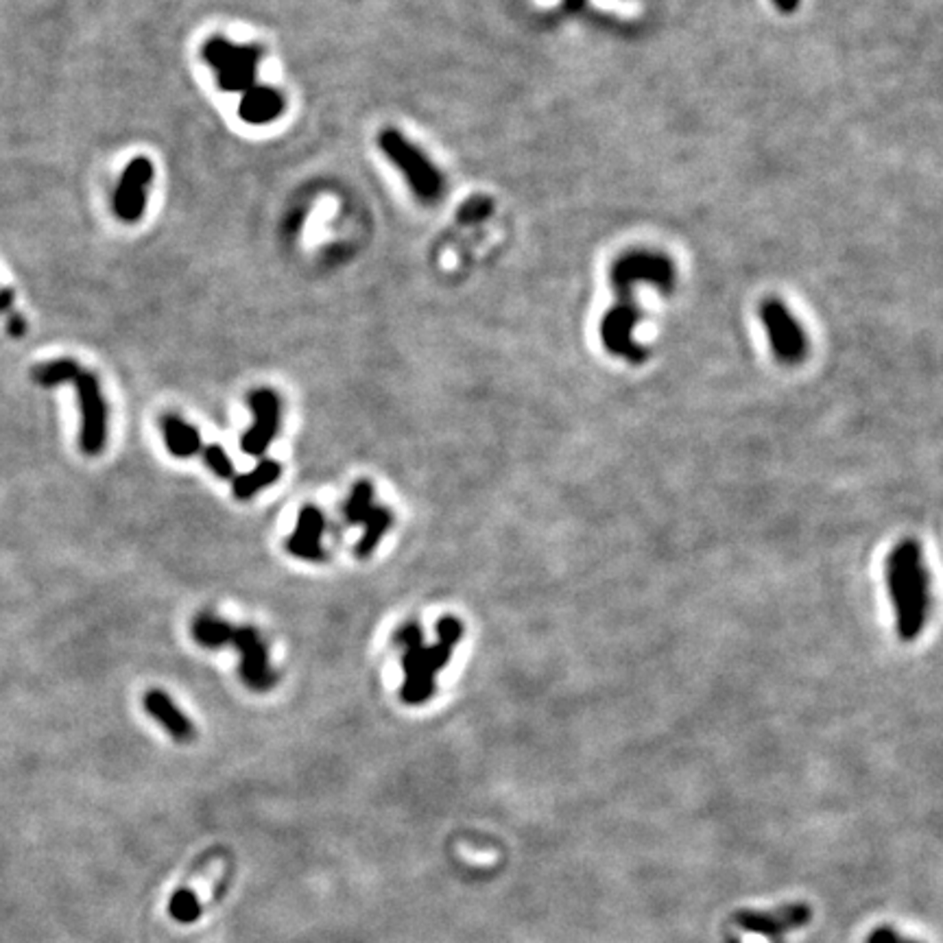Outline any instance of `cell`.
<instances>
[{
    "mask_svg": "<svg viewBox=\"0 0 943 943\" xmlns=\"http://www.w3.org/2000/svg\"><path fill=\"white\" fill-rule=\"evenodd\" d=\"M654 282L669 290L675 282V269L669 258L649 251H631L618 258L612 269V284L616 289L618 304L607 311L601 323V341L605 350L614 356H622L629 363H642L649 352L633 341L631 332L640 321V311L633 304V284Z\"/></svg>",
    "mask_w": 943,
    "mask_h": 943,
    "instance_id": "cell-1",
    "label": "cell"
},
{
    "mask_svg": "<svg viewBox=\"0 0 943 943\" xmlns=\"http://www.w3.org/2000/svg\"><path fill=\"white\" fill-rule=\"evenodd\" d=\"M884 579L898 618V636L904 642L915 640L931 607V576L915 540H902L891 551Z\"/></svg>",
    "mask_w": 943,
    "mask_h": 943,
    "instance_id": "cell-2",
    "label": "cell"
},
{
    "mask_svg": "<svg viewBox=\"0 0 943 943\" xmlns=\"http://www.w3.org/2000/svg\"><path fill=\"white\" fill-rule=\"evenodd\" d=\"M378 149L400 170L404 182H407L419 202H440L441 194H444V175L407 136H402L395 130L380 131Z\"/></svg>",
    "mask_w": 943,
    "mask_h": 943,
    "instance_id": "cell-3",
    "label": "cell"
},
{
    "mask_svg": "<svg viewBox=\"0 0 943 943\" xmlns=\"http://www.w3.org/2000/svg\"><path fill=\"white\" fill-rule=\"evenodd\" d=\"M203 61L214 70L223 92H245L256 83L262 51L258 46L234 44L221 36H214L202 46Z\"/></svg>",
    "mask_w": 943,
    "mask_h": 943,
    "instance_id": "cell-4",
    "label": "cell"
},
{
    "mask_svg": "<svg viewBox=\"0 0 943 943\" xmlns=\"http://www.w3.org/2000/svg\"><path fill=\"white\" fill-rule=\"evenodd\" d=\"M450 655L452 649L441 642H435L431 646H426L424 642L407 646L402 655L404 684L400 688V699L408 706L426 703L435 693V675L448 664Z\"/></svg>",
    "mask_w": 943,
    "mask_h": 943,
    "instance_id": "cell-5",
    "label": "cell"
},
{
    "mask_svg": "<svg viewBox=\"0 0 943 943\" xmlns=\"http://www.w3.org/2000/svg\"><path fill=\"white\" fill-rule=\"evenodd\" d=\"M73 383L77 387L81 411L79 446L83 455L97 456L107 441V402L101 393V383L92 371L83 369L79 371Z\"/></svg>",
    "mask_w": 943,
    "mask_h": 943,
    "instance_id": "cell-6",
    "label": "cell"
},
{
    "mask_svg": "<svg viewBox=\"0 0 943 943\" xmlns=\"http://www.w3.org/2000/svg\"><path fill=\"white\" fill-rule=\"evenodd\" d=\"M760 319L766 328L773 354L782 363H799L806 356L808 341L793 314L778 299H766L760 306Z\"/></svg>",
    "mask_w": 943,
    "mask_h": 943,
    "instance_id": "cell-7",
    "label": "cell"
},
{
    "mask_svg": "<svg viewBox=\"0 0 943 943\" xmlns=\"http://www.w3.org/2000/svg\"><path fill=\"white\" fill-rule=\"evenodd\" d=\"M154 173V164L145 155H136L125 166L116 190H114V214L123 223H136L142 218Z\"/></svg>",
    "mask_w": 943,
    "mask_h": 943,
    "instance_id": "cell-8",
    "label": "cell"
},
{
    "mask_svg": "<svg viewBox=\"0 0 943 943\" xmlns=\"http://www.w3.org/2000/svg\"><path fill=\"white\" fill-rule=\"evenodd\" d=\"M232 645H234L238 654H241L238 673H241L242 684H245L247 688L256 690V693H265V690L273 688L278 678H275V673L271 670L269 651H266L265 640H262L260 633L256 631V627H234Z\"/></svg>",
    "mask_w": 943,
    "mask_h": 943,
    "instance_id": "cell-9",
    "label": "cell"
},
{
    "mask_svg": "<svg viewBox=\"0 0 943 943\" xmlns=\"http://www.w3.org/2000/svg\"><path fill=\"white\" fill-rule=\"evenodd\" d=\"M247 407L254 413V426L242 435L241 448L245 455L262 456L280 431L282 404L271 389H256L247 395Z\"/></svg>",
    "mask_w": 943,
    "mask_h": 943,
    "instance_id": "cell-10",
    "label": "cell"
},
{
    "mask_svg": "<svg viewBox=\"0 0 943 943\" xmlns=\"http://www.w3.org/2000/svg\"><path fill=\"white\" fill-rule=\"evenodd\" d=\"M812 911L808 904H788L780 907L778 911L762 913V911H738L733 915V922L741 931L751 932V935L766 937V939H782L786 932L797 931L811 922Z\"/></svg>",
    "mask_w": 943,
    "mask_h": 943,
    "instance_id": "cell-11",
    "label": "cell"
},
{
    "mask_svg": "<svg viewBox=\"0 0 943 943\" xmlns=\"http://www.w3.org/2000/svg\"><path fill=\"white\" fill-rule=\"evenodd\" d=\"M323 531H326V518L321 509L314 504H304L297 513L295 531L287 540V551L304 561H323L326 559V551L321 546Z\"/></svg>",
    "mask_w": 943,
    "mask_h": 943,
    "instance_id": "cell-12",
    "label": "cell"
},
{
    "mask_svg": "<svg viewBox=\"0 0 943 943\" xmlns=\"http://www.w3.org/2000/svg\"><path fill=\"white\" fill-rule=\"evenodd\" d=\"M284 107H287V101H284V94L280 90H275L273 85L254 83L242 92L241 105H238V116L247 125H269V123L278 121L282 116Z\"/></svg>",
    "mask_w": 943,
    "mask_h": 943,
    "instance_id": "cell-13",
    "label": "cell"
},
{
    "mask_svg": "<svg viewBox=\"0 0 943 943\" xmlns=\"http://www.w3.org/2000/svg\"><path fill=\"white\" fill-rule=\"evenodd\" d=\"M145 709L170 733V738L178 742H190L194 738V725L188 721V717L173 703V699L162 690H149L142 699Z\"/></svg>",
    "mask_w": 943,
    "mask_h": 943,
    "instance_id": "cell-14",
    "label": "cell"
},
{
    "mask_svg": "<svg viewBox=\"0 0 943 943\" xmlns=\"http://www.w3.org/2000/svg\"><path fill=\"white\" fill-rule=\"evenodd\" d=\"M162 431H164L166 448L178 459H190L202 452V435L182 417L164 416L162 417Z\"/></svg>",
    "mask_w": 943,
    "mask_h": 943,
    "instance_id": "cell-15",
    "label": "cell"
},
{
    "mask_svg": "<svg viewBox=\"0 0 943 943\" xmlns=\"http://www.w3.org/2000/svg\"><path fill=\"white\" fill-rule=\"evenodd\" d=\"M282 476V465L273 459H262L254 470L247 474L234 476V496L238 500H250L265 487L273 485Z\"/></svg>",
    "mask_w": 943,
    "mask_h": 943,
    "instance_id": "cell-16",
    "label": "cell"
},
{
    "mask_svg": "<svg viewBox=\"0 0 943 943\" xmlns=\"http://www.w3.org/2000/svg\"><path fill=\"white\" fill-rule=\"evenodd\" d=\"M392 524H393V513L389 511L387 507L374 504V507L369 509V513L363 518V535H361L359 544H356V555H359L361 559L369 557L371 552L376 551V546L380 544L384 533L392 528Z\"/></svg>",
    "mask_w": 943,
    "mask_h": 943,
    "instance_id": "cell-17",
    "label": "cell"
},
{
    "mask_svg": "<svg viewBox=\"0 0 943 943\" xmlns=\"http://www.w3.org/2000/svg\"><path fill=\"white\" fill-rule=\"evenodd\" d=\"M190 629H193L194 640L206 649H221L227 642H232V636H234V627L214 614H199Z\"/></svg>",
    "mask_w": 943,
    "mask_h": 943,
    "instance_id": "cell-18",
    "label": "cell"
},
{
    "mask_svg": "<svg viewBox=\"0 0 943 943\" xmlns=\"http://www.w3.org/2000/svg\"><path fill=\"white\" fill-rule=\"evenodd\" d=\"M81 371V365L73 359H55L49 363H42L31 369V378L40 387H57V384L73 383Z\"/></svg>",
    "mask_w": 943,
    "mask_h": 943,
    "instance_id": "cell-19",
    "label": "cell"
},
{
    "mask_svg": "<svg viewBox=\"0 0 943 943\" xmlns=\"http://www.w3.org/2000/svg\"><path fill=\"white\" fill-rule=\"evenodd\" d=\"M371 500H374V487H371V483H367V480H359V483L352 487L350 498H347L345 507H343V516H345V520L350 524L363 522V518L369 513V509L374 507Z\"/></svg>",
    "mask_w": 943,
    "mask_h": 943,
    "instance_id": "cell-20",
    "label": "cell"
},
{
    "mask_svg": "<svg viewBox=\"0 0 943 943\" xmlns=\"http://www.w3.org/2000/svg\"><path fill=\"white\" fill-rule=\"evenodd\" d=\"M169 913H170V917L178 919L179 923L197 922L199 915H202V908H199L197 895H194L190 889H179L178 893H175L173 898H170Z\"/></svg>",
    "mask_w": 943,
    "mask_h": 943,
    "instance_id": "cell-21",
    "label": "cell"
},
{
    "mask_svg": "<svg viewBox=\"0 0 943 943\" xmlns=\"http://www.w3.org/2000/svg\"><path fill=\"white\" fill-rule=\"evenodd\" d=\"M202 456H203V464H206L208 468L218 476V479H223V480L234 479V464H232V459L227 456V452L223 450L221 446L210 444L206 448H202Z\"/></svg>",
    "mask_w": 943,
    "mask_h": 943,
    "instance_id": "cell-22",
    "label": "cell"
},
{
    "mask_svg": "<svg viewBox=\"0 0 943 943\" xmlns=\"http://www.w3.org/2000/svg\"><path fill=\"white\" fill-rule=\"evenodd\" d=\"M435 633H437V642H441V645L455 649V646L459 645L461 638H464V622L455 616H444L437 621Z\"/></svg>",
    "mask_w": 943,
    "mask_h": 943,
    "instance_id": "cell-23",
    "label": "cell"
},
{
    "mask_svg": "<svg viewBox=\"0 0 943 943\" xmlns=\"http://www.w3.org/2000/svg\"><path fill=\"white\" fill-rule=\"evenodd\" d=\"M393 642L398 646H413V645H419V642H424V633H422V627L417 625V622H408V625H402L395 631L393 636Z\"/></svg>",
    "mask_w": 943,
    "mask_h": 943,
    "instance_id": "cell-24",
    "label": "cell"
},
{
    "mask_svg": "<svg viewBox=\"0 0 943 943\" xmlns=\"http://www.w3.org/2000/svg\"><path fill=\"white\" fill-rule=\"evenodd\" d=\"M487 212H492V203L483 197H476L472 202L465 203L461 208V218H468V221H479V218L487 217Z\"/></svg>",
    "mask_w": 943,
    "mask_h": 943,
    "instance_id": "cell-25",
    "label": "cell"
},
{
    "mask_svg": "<svg viewBox=\"0 0 943 943\" xmlns=\"http://www.w3.org/2000/svg\"><path fill=\"white\" fill-rule=\"evenodd\" d=\"M867 943H919V941L907 939V937H902L898 931H893V928L883 926L867 937Z\"/></svg>",
    "mask_w": 943,
    "mask_h": 943,
    "instance_id": "cell-26",
    "label": "cell"
},
{
    "mask_svg": "<svg viewBox=\"0 0 943 943\" xmlns=\"http://www.w3.org/2000/svg\"><path fill=\"white\" fill-rule=\"evenodd\" d=\"M773 3H775V7L780 9V12L790 13V12H795V9H797L799 0H773Z\"/></svg>",
    "mask_w": 943,
    "mask_h": 943,
    "instance_id": "cell-27",
    "label": "cell"
},
{
    "mask_svg": "<svg viewBox=\"0 0 943 943\" xmlns=\"http://www.w3.org/2000/svg\"><path fill=\"white\" fill-rule=\"evenodd\" d=\"M4 290H7V289H3V287H0V295H3V293H4Z\"/></svg>",
    "mask_w": 943,
    "mask_h": 943,
    "instance_id": "cell-28",
    "label": "cell"
}]
</instances>
